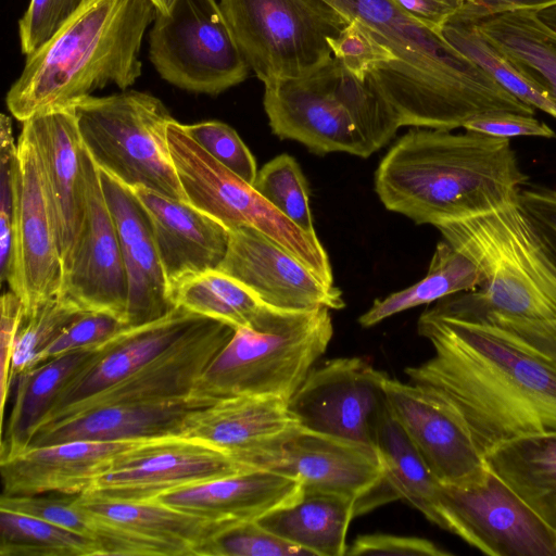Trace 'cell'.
I'll list each match as a JSON object with an SVG mask.
<instances>
[{"instance_id":"obj_47","label":"cell","mask_w":556,"mask_h":556,"mask_svg":"<svg viewBox=\"0 0 556 556\" xmlns=\"http://www.w3.org/2000/svg\"><path fill=\"white\" fill-rule=\"evenodd\" d=\"M517 203L556 267V189L526 185Z\"/></svg>"},{"instance_id":"obj_4","label":"cell","mask_w":556,"mask_h":556,"mask_svg":"<svg viewBox=\"0 0 556 556\" xmlns=\"http://www.w3.org/2000/svg\"><path fill=\"white\" fill-rule=\"evenodd\" d=\"M157 11L149 0H92L47 43L27 56L7 93L18 121L72 108L98 89H121L141 75L143 35Z\"/></svg>"},{"instance_id":"obj_51","label":"cell","mask_w":556,"mask_h":556,"mask_svg":"<svg viewBox=\"0 0 556 556\" xmlns=\"http://www.w3.org/2000/svg\"><path fill=\"white\" fill-rule=\"evenodd\" d=\"M484 320L495 325L505 337L519 346L556 366V331L539 326L511 321Z\"/></svg>"},{"instance_id":"obj_36","label":"cell","mask_w":556,"mask_h":556,"mask_svg":"<svg viewBox=\"0 0 556 556\" xmlns=\"http://www.w3.org/2000/svg\"><path fill=\"white\" fill-rule=\"evenodd\" d=\"M175 306L229 324L235 329L252 324L263 302L244 285L219 269L193 276L172 292Z\"/></svg>"},{"instance_id":"obj_29","label":"cell","mask_w":556,"mask_h":556,"mask_svg":"<svg viewBox=\"0 0 556 556\" xmlns=\"http://www.w3.org/2000/svg\"><path fill=\"white\" fill-rule=\"evenodd\" d=\"M111 340L92 349L54 356L18 375L14 382L12 410L1 437L0 457L28 446L35 430L61 392L105 351Z\"/></svg>"},{"instance_id":"obj_6","label":"cell","mask_w":556,"mask_h":556,"mask_svg":"<svg viewBox=\"0 0 556 556\" xmlns=\"http://www.w3.org/2000/svg\"><path fill=\"white\" fill-rule=\"evenodd\" d=\"M263 85L273 134L317 155L344 152L366 159L401 127L372 84L354 77L333 56L311 75Z\"/></svg>"},{"instance_id":"obj_32","label":"cell","mask_w":556,"mask_h":556,"mask_svg":"<svg viewBox=\"0 0 556 556\" xmlns=\"http://www.w3.org/2000/svg\"><path fill=\"white\" fill-rule=\"evenodd\" d=\"M515 66L556 101V31L536 11H517L475 22Z\"/></svg>"},{"instance_id":"obj_39","label":"cell","mask_w":556,"mask_h":556,"mask_svg":"<svg viewBox=\"0 0 556 556\" xmlns=\"http://www.w3.org/2000/svg\"><path fill=\"white\" fill-rule=\"evenodd\" d=\"M84 313L56 296L30 316L24 317L11 364V390L18 375L34 367L39 354Z\"/></svg>"},{"instance_id":"obj_24","label":"cell","mask_w":556,"mask_h":556,"mask_svg":"<svg viewBox=\"0 0 556 556\" xmlns=\"http://www.w3.org/2000/svg\"><path fill=\"white\" fill-rule=\"evenodd\" d=\"M143 441L77 440L27 446L0 457L1 495L81 494L92 488L118 454Z\"/></svg>"},{"instance_id":"obj_25","label":"cell","mask_w":556,"mask_h":556,"mask_svg":"<svg viewBox=\"0 0 556 556\" xmlns=\"http://www.w3.org/2000/svg\"><path fill=\"white\" fill-rule=\"evenodd\" d=\"M300 428L289 402L270 396L241 395L219 400L194 412L181 435L211 444L253 468L256 457Z\"/></svg>"},{"instance_id":"obj_30","label":"cell","mask_w":556,"mask_h":556,"mask_svg":"<svg viewBox=\"0 0 556 556\" xmlns=\"http://www.w3.org/2000/svg\"><path fill=\"white\" fill-rule=\"evenodd\" d=\"M358 515V505L350 497L302 490L295 501L269 511L257 522L312 556H343L349 546V526Z\"/></svg>"},{"instance_id":"obj_26","label":"cell","mask_w":556,"mask_h":556,"mask_svg":"<svg viewBox=\"0 0 556 556\" xmlns=\"http://www.w3.org/2000/svg\"><path fill=\"white\" fill-rule=\"evenodd\" d=\"M213 403L194 396L96 407L39 429L28 446L66 441H128L181 435L188 418Z\"/></svg>"},{"instance_id":"obj_55","label":"cell","mask_w":556,"mask_h":556,"mask_svg":"<svg viewBox=\"0 0 556 556\" xmlns=\"http://www.w3.org/2000/svg\"><path fill=\"white\" fill-rule=\"evenodd\" d=\"M149 1L154 5L157 13L165 15L170 12L176 0H149Z\"/></svg>"},{"instance_id":"obj_35","label":"cell","mask_w":556,"mask_h":556,"mask_svg":"<svg viewBox=\"0 0 556 556\" xmlns=\"http://www.w3.org/2000/svg\"><path fill=\"white\" fill-rule=\"evenodd\" d=\"M441 34L454 48L482 67L517 99L556 118V101L540 85L521 73L481 33L475 22L451 17L442 27Z\"/></svg>"},{"instance_id":"obj_16","label":"cell","mask_w":556,"mask_h":556,"mask_svg":"<svg viewBox=\"0 0 556 556\" xmlns=\"http://www.w3.org/2000/svg\"><path fill=\"white\" fill-rule=\"evenodd\" d=\"M81 163L86 223L71 265L62 275L59 298L85 312L111 314L127 325L128 286L119 240L99 167L84 146Z\"/></svg>"},{"instance_id":"obj_41","label":"cell","mask_w":556,"mask_h":556,"mask_svg":"<svg viewBox=\"0 0 556 556\" xmlns=\"http://www.w3.org/2000/svg\"><path fill=\"white\" fill-rule=\"evenodd\" d=\"M199 556H312L306 549L270 532L257 520L232 525L216 534Z\"/></svg>"},{"instance_id":"obj_7","label":"cell","mask_w":556,"mask_h":556,"mask_svg":"<svg viewBox=\"0 0 556 556\" xmlns=\"http://www.w3.org/2000/svg\"><path fill=\"white\" fill-rule=\"evenodd\" d=\"M329 311L264 304L252 324L237 328L213 357L191 396L208 403L241 395L289 402L331 341Z\"/></svg>"},{"instance_id":"obj_37","label":"cell","mask_w":556,"mask_h":556,"mask_svg":"<svg viewBox=\"0 0 556 556\" xmlns=\"http://www.w3.org/2000/svg\"><path fill=\"white\" fill-rule=\"evenodd\" d=\"M1 556H101L96 540L29 515L0 508Z\"/></svg>"},{"instance_id":"obj_9","label":"cell","mask_w":556,"mask_h":556,"mask_svg":"<svg viewBox=\"0 0 556 556\" xmlns=\"http://www.w3.org/2000/svg\"><path fill=\"white\" fill-rule=\"evenodd\" d=\"M232 36L266 84L313 74L333 56L329 38L350 23L323 0H220Z\"/></svg>"},{"instance_id":"obj_11","label":"cell","mask_w":556,"mask_h":556,"mask_svg":"<svg viewBox=\"0 0 556 556\" xmlns=\"http://www.w3.org/2000/svg\"><path fill=\"white\" fill-rule=\"evenodd\" d=\"M149 43L160 76L187 91L217 96L249 75L215 0H176L168 14L157 13Z\"/></svg>"},{"instance_id":"obj_2","label":"cell","mask_w":556,"mask_h":556,"mask_svg":"<svg viewBox=\"0 0 556 556\" xmlns=\"http://www.w3.org/2000/svg\"><path fill=\"white\" fill-rule=\"evenodd\" d=\"M348 21L364 24L395 55L367 79L400 126L455 130L479 115H534L482 67L391 0H323Z\"/></svg>"},{"instance_id":"obj_43","label":"cell","mask_w":556,"mask_h":556,"mask_svg":"<svg viewBox=\"0 0 556 556\" xmlns=\"http://www.w3.org/2000/svg\"><path fill=\"white\" fill-rule=\"evenodd\" d=\"M188 136L235 175L253 186L256 161L237 131L219 121L182 125Z\"/></svg>"},{"instance_id":"obj_18","label":"cell","mask_w":556,"mask_h":556,"mask_svg":"<svg viewBox=\"0 0 556 556\" xmlns=\"http://www.w3.org/2000/svg\"><path fill=\"white\" fill-rule=\"evenodd\" d=\"M218 269L273 307L303 311L345 306L338 287L324 282L294 254L250 226L229 230L228 249Z\"/></svg>"},{"instance_id":"obj_19","label":"cell","mask_w":556,"mask_h":556,"mask_svg":"<svg viewBox=\"0 0 556 556\" xmlns=\"http://www.w3.org/2000/svg\"><path fill=\"white\" fill-rule=\"evenodd\" d=\"M383 390L388 412L440 483L463 486L486 477L484 456L447 408L409 381L388 376Z\"/></svg>"},{"instance_id":"obj_31","label":"cell","mask_w":556,"mask_h":556,"mask_svg":"<svg viewBox=\"0 0 556 556\" xmlns=\"http://www.w3.org/2000/svg\"><path fill=\"white\" fill-rule=\"evenodd\" d=\"M484 460L556 535V433L508 442L484 455Z\"/></svg>"},{"instance_id":"obj_46","label":"cell","mask_w":556,"mask_h":556,"mask_svg":"<svg viewBox=\"0 0 556 556\" xmlns=\"http://www.w3.org/2000/svg\"><path fill=\"white\" fill-rule=\"evenodd\" d=\"M127 328L123 320L111 314L85 312L39 354L34 367L67 352L99 346Z\"/></svg>"},{"instance_id":"obj_21","label":"cell","mask_w":556,"mask_h":556,"mask_svg":"<svg viewBox=\"0 0 556 556\" xmlns=\"http://www.w3.org/2000/svg\"><path fill=\"white\" fill-rule=\"evenodd\" d=\"M204 318L182 306H175L159 319L129 327L115 336L105 351L61 392L35 432L58 422L79 404L128 378Z\"/></svg>"},{"instance_id":"obj_13","label":"cell","mask_w":556,"mask_h":556,"mask_svg":"<svg viewBox=\"0 0 556 556\" xmlns=\"http://www.w3.org/2000/svg\"><path fill=\"white\" fill-rule=\"evenodd\" d=\"M444 530L490 556H556V535L490 470L478 483H440Z\"/></svg>"},{"instance_id":"obj_5","label":"cell","mask_w":556,"mask_h":556,"mask_svg":"<svg viewBox=\"0 0 556 556\" xmlns=\"http://www.w3.org/2000/svg\"><path fill=\"white\" fill-rule=\"evenodd\" d=\"M437 228L477 265L483 283L437 301L435 311L556 331V267L517 201Z\"/></svg>"},{"instance_id":"obj_22","label":"cell","mask_w":556,"mask_h":556,"mask_svg":"<svg viewBox=\"0 0 556 556\" xmlns=\"http://www.w3.org/2000/svg\"><path fill=\"white\" fill-rule=\"evenodd\" d=\"M99 173L127 277V325L138 327L161 318L175 305L144 207L131 188L100 168Z\"/></svg>"},{"instance_id":"obj_45","label":"cell","mask_w":556,"mask_h":556,"mask_svg":"<svg viewBox=\"0 0 556 556\" xmlns=\"http://www.w3.org/2000/svg\"><path fill=\"white\" fill-rule=\"evenodd\" d=\"M92 0H30L18 22L22 52L28 56L47 43Z\"/></svg>"},{"instance_id":"obj_50","label":"cell","mask_w":556,"mask_h":556,"mask_svg":"<svg viewBox=\"0 0 556 556\" xmlns=\"http://www.w3.org/2000/svg\"><path fill=\"white\" fill-rule=\"evenodd\" d=\"M24 314L25 311L22 299L12 290L4 292L1 296L0 317V417L2 429L5 404L11 391V364Z\"/></svg>"},{"instance_id":"obj_23","label":"cell","mask_w":556,"mask_h":556,"mask_svg":"<svg viewBox=\"0 0 556 556\" xmlns=\"http://www.w3.org/2000/svg\"><path fill=\"white\" fill-rule=\"evenodd\" d=\"M131 190L149 216L170 299L185 280L218 269L229 243L223 224L189 202L146 188Z\"/></svg>"},{"instance_id":"obj_3","label":"cell","mask_w":556,"mask_h":556,"mask_svg":"<svg viewBox=\"0 0 556 556\" xmlns=\"http://www.w3.org/2000/svg\"><path fill=\"white\" fill-rule=\"evenodd\" d=\"M529 177L510 140L413 127L375 173L383 206L418 225H441L517 201Z\"/></svg>"},{"instance_id":"obj_44","label":"cell","mask_w":556,"mask_h":556,"mask_svg":"<svg viewBox=\"0 0 556 556\" xmlns=\"http://www.w3.org/2000/svg\"><path fill=\"white\" fill-rule=\"evenodd\" d=\"M78 495L59 492L1 495L0 508L37 517L93 539L94 518L76 504Z\"/></svg>"},{"instance_id":"obj_49","label":"cell","mask_w":556,"mask_h":556,"mask_svg":"<svg viewBox=\"0 0 556 556\" xmlns=\"http://www.w3.org/2000/svg\"><path fill=\"white\" fill-rule=\"evenodd\" d=\"M496 138L536 137L555 138L556 132L546 123L534 117L514 112H492L467 121L463 127Z\"/></svg>"},{"instance_id":"obj_33","label":"cell","mask_w":556,"mask_h":556,"mask_svg":"<svg viewBox=\"0 0 556 556\" xmlns=\"http://www.w3.org/2000/svg\"><path fill=\"white\" fill-rule=\"evenodd\" d=\"M483 276L477 265L446 240L438 242L426 276L413 286L377 299L359 316L363 328L409 308L430 304L446 296L479 289Z\"/></svg>"},{"instance_id":"obj_28","label":"cell","mask_w":556,"mask_h":556,"mask_svg":"<svg viewBox=\"0 0 556 556\" xmlns=\"http://www.w3.org/2000/svg\"><path fill=\"white\" fill-rule=\"evenodd\" d=\"M76 504L131 533L176 545L188 556H199L200 549L216 534L236 525L214 521L155 500H113L90 491L79 494Z\"/></svg>"},{"instance_id":"obj_17","label":"cell","mask_w":556,"mask_h":556,"mask_svg":"<svg viewBox=\"0 0 556 556\" xmlns=\"http://www.w3.org/2000/svg\"><path fill=\"white\" fill-rule=\"evenodd\" d=\"M20 191L14 223L10 290L23 301L24 317L59 296L62 262L47 201L40 162L29 125L17 141Z\"/></svg>"},{"instance_id":"obj_27","label":"cell","mask_w":556,"mask_h":556,"mask_svg":"<svg viewBox=\"0 0 556 556\" xmlns=\"http://www.w3.org/2000/svg\"><path fill=\"white\" fill-rule=\"evenodd\" d=\"M301 493L302 485L295 479L275 470L253 468L170 490L153 500L214 521L239 523L257 520L295 501Z\"/></svg>"},{"instance_id":"obj_42","label":"cell","mask_w":556,"mask_h":556,"mask_svg":"<svg viewBox=\"0 0 556 556\" xmlns=\"http://www.w3.org/2000/svg\"><path fill=\"white\" fill-rule=\"evenodd\" d=\"M337 38L328 42L341 65L354 77H367L395 61L392 51L359 21L351 20Z\"/></svg>"},{"instance_id":"obj_34","label":"cell","mask_w":556,"mask_h":556,"mask_svg":"<svg viewBox=\"0 0 556 556\" xmlns=\"http://www.w3.org/2000/svg\"><path fill=\"white\" fill-rule=\"evenodd\" d=\"M376 450L387 479L399 498L405 500L428 520L444 529L440 482L430 472L388 408L378 422Z\"/></svg>"},{"instance_id":"obj_15","label":"cell","mask_w":556,"mask_h":556,"mask_svg":"<svg viewBox=\"0 0 556 556\" xmlns=\"http://www.w3.org/2000/svg\"><path fill=\"white\" fill-rule=\"evenodd\" d=\"M250 469L211 444L172 435L146 440L118 454L89 491L113 500L150 501L170 490Z\"/></svg>"},{"instance_id":"obj_40","label":"cell","mask_w":556,"mask_h":556,"mask_svg":"<svg viewBox=\"0 0 556 556\" xmlns=\"http://www.w3.org/2000/svg\"><path fill=\"white\" fill-rule=\"evenodd\" d=\"M20 191L18 149L11 118L0 117V276L9 282L13 265L14 223Z\"/></svg>"},{"instance_id":"obj_48","label":"cell","mask_w":556,"mask_h":556,"mask_svg":"<svg viewBox=\"0 0 556 556\" xmlns=\"http://www.w3.org/2000/svg\"><path fill=\"white\" fill-rule=\"evenodd\" d=\"M346 555L451 556L452 553L424 538L370 533L357 536L348 546Z\"/></svg>"},{"instance_id":"obj_8","label":"cell","mask_w":556,"mask_h":556,"mask_svg":"<svg viewBox=\"0 0 556 556\" xmlns=\"http://www.w3.org/2000/svg\"><path fill=\"white\" fill-rule=\"evenodd\" d=\"M72 108L83 146L101 170L129 188L187 202L167 140L175 118L160 99L130 90L88 96Z\"/></svg>"},{"instance_id":"obj_20","label":"cell","mask_w":556,"mask_h":556,"mask_svg":"<svg viewBox=\"0 0 556 556\" xmlns=\"http://www.w3.org/2000/svg\"><path fill=\"white\" fill-rule=\"evenodd\" d=\"M26 123L40 162L63 275L71 265L87 216L83 142L73 108L40 114Z\"/></svg>"},{"instance_id":"obj_54","label":"cell","mask_w":556,"mask_h":556,"mask_svg":"<svg viewBox=\"0 0 556 556\" xmlns=\"http://www.w3.org/2000/svg\"><path fill=\"white\" fill-rule=\"evenodd\" d=\"M538 16L542 22L556 31V5L538 11Z\"/></svg>"},{"instance_id":"obj_52","label":"cell","mask_w":556,"mask_h":556,"mask_svg":"<svg viewBox=\"0 0 556 556\" xmlns=\"http://www.w3.org/2000/svg\"><path fill=\"white\" fill-rule=\"evenodd\" d=\"M553 5L556 0H460L459 9L452 17L476 22L517 11L538 12Z\"/></svg>"},{"instance_id":"obj_38","label":"cell","mask_w":556,"mask_h":556,"mask_svg":"<svg viewBox=\"0 0 556 556\" xmlns=\"http://www.w3.org/2000/svg\"><path fill=\"white\" fill-rule=\"evenodd\" d=\"M254 189L304 232L317 236L306 178L296 160L282 153L257 172Z\"/></svg>"},{"instance_id":"obj_12","label":"cell","mask_w":556,"mask_h":556,"mask_svg":"<svg viewBox=\"0 0 556 556\" xmlns=\"http://www.w3.org/2000/svg\"><path fill=\"white\" fill-rule=\"evenodd\" d=\"M295 479L302 490L354 500L359 515L400 500L375 447L300 428L252 463Z\"/></svg>"},{"instance_id":"obj_1","label":"cell","mask_w":556,"mask_h":556,"mask_svg":"<svg viewBox=\"0 0 556 556\" xmlns=\"http://www.w3.org/2000/svg\"><path fill=\"white\" fill-rule=\"evenodd\" d=\"M418 333L433 348L405 368L408 381L447 408L484 456L508 442L556 433V366L492 323L427 308Z\"/></svg>"},{"instance_id":"obj_53","label":"cell","mask_w":556,"mask_h":556,"mask_svg":"<svg viewBox=\"0 0 556 556\" xmlns=\"http://www.w3.org/2000/svg\"><path fill=\"white\" fill-rule=\"evenodd\" d=\"M391 1L415 20L437 33H441L444 24L457 12L460 5V0Z\"/></svg>"},{"instance_id":"obj_14","label":"cell","mask_w":556,"mask_h":556,"mask_svg":"<svg viewBox=\"0 0 556 556\" xmlns=\"http://www.w3.org/2000/svg\"><path fill=\"white\" fill-rule=\"evenodd\" d=\"M387 377L364 358H332L309 371L289 407L302 429L376 448Z\"/></svg>"},{"instance_id":"obj_10","label":"cell","mask_w":556,"mask_h":556,"mask_svg":"<svg viewBox=\"0 0 556 556\" xmlns=\"http://www.w3.org/2000/svg\"><path fill=\"white\" fill-rule=\"evenodd\" d=\"M172 160L187 202L228 230L253 227L290 251L324 282L333 283L328 253L317 236L304 232L252 185L218 163L173 122L167 128Z\"/></svg>"}]
</instances>
